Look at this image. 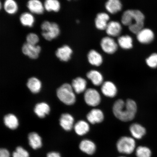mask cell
I'll use <instances>...</instances> for the list:
<instances>
[{
	"mask_svg": "<svg viewBox=\"0 0 157 157\" xmlns=\"http://www.w3.org/2000/svg\"><path fill=\"white\" fill-rule=\"evenodd\" d=\"M101 46L102 49L108 54L114 53L118 48V44L114 39L110 36L104 37L101 39Z\"/></svg>",
	"mask_w": 157,
	"mask_h": 157,
	"instance_id": "cell-8",
	"label": "cell"
},
{
	"mask_svg": "<svg viewBox=\"0 0 157 157\" xmlns=\"http://www.w3.org/2000/svg\"><path fill=\"white\" fill-rule=\"evenodd\" d=\"M84 100L88 105L96 107L101 102V96L97 90L94 88H88L84 92Z\"/></svg>",
	"mask_w": 157,
	"mask_h": 157,
	"instance_id": "cell-6",
	"label": "cell"
},
{
	"mask_svg": "<svg viewBox=\"0 0 157 157\" xmlns=\"http://www.w3.org/2000/svg\"><path fill=\"white\" fill-rule=\"evenodd\" d=\"M88 60L92 65L99 66L102 63L103 59L101 55L95 50H92L88 52Z\"/></svg>",
	"mask_w": 157,
	"mask_h": 157,
	"instance_id": "cell-22",
	"label": "cell"
},
{
	"mask_svg": "<svg viewBox=\"0 0 157 157\" xmlns=\"http://www.w3.org/2000/svg\"><path fill=\"white\" fill-rule=\"evenodd\" d=\"M4 122L6 126L11 129H15L19 125L17 117L13 114H9L4 118Z\"/></svg>",
	"mask_w": 157,
	"mask_h": 157,
	"instance_id": "cell-29",
	"label": "cell"
},
{
	"mask_svg": "<svg viewBox=\"0 0 157 157\" xmlns=\"http://www.w3.org/2000/svg\"><path fill=\"white\" fill-rule=\"evenodd\" d=\"M71 85L65 83L59 87L57 90V96L62 102L67 105H73L76 98Z\"/></svg>",
	"mask_w": 157,
	"mask_h": 157,
	"instance_id": "cell-3",
	"label": "cell"
},
{
	"mask_svg": "<svg viewBox=\"0 0 157 157\" xmlns=\"http://www.w3.org/2000/svg\"><path fill=\"white\" fill-rule=\"evenodd\" d=\"M3 7L6 12L10 15L16 14L19 9L18 4L15 0H5Z\"/></svg>",
	"mask_w": 157,
	"mask_h": 157,
	"instance_id": "cell-25",
	"label": "cell"
},
{
	"mask_svg": "<svg viewBox=\"0 0 157 157\" xmlns=\"http://www.w3.org/2000/svg\"><path fill=\"white\" fill-rule=\"evenodd\" d=\"M13 157H29V153L23 147H17L13 154Z\"/></svg>",
	"mask_w": 157,
	"mask_h": 157,
	"instance_id": "cell-35",
	"label": "cell"
},
{
	"mask_svg": "<svg viewBox=\"0 0 157 157\" xmlns=\"http://www.w3.org/2000/svg\"><path fill=\"white\" fill-rule=\"evenodd\" d=\"M44 4L45 10L48 12L58 13L61 9V4L59 0H45Z\"/></svg>",
	"mask_w": 157,
	"mask_h": 157,
	"instance_id": "cell-28",
	"label": "cell"
},
{
	"mask_svg": "<svg viewBox=\"0 0 157 157\" xmlns=\"http://www.w3.org/2000/svg\"><path fill=\"white\" fill-rule=\"evenodd\" d=\"M109 16L107 13H98L95 21L96 27L99 30H105L109 22Z\"/></svg>",
	"mask_w": 157,
	"mask_h": 157,
	"instance_id": "cell-15",
	"label": "cell"
},
{
	"mask_svg": "<svg viewBox=\"0 0 157 157\" xmlns=\"http://www.w3.org/2000/svg\"><path fill=\"white\" fill-rule=\"evenodd\" d=\"M67 1H71V0H67Z\"/></svg>",
	"mask_w": 157,
	"mask_h": 157,
	"instance_id": "cell-39",
	"label": "cell"
},
{
	"mask_svg": "<svg viewBox=\"0 0 157 157\" xmlns=\"http://www.w3.org/2000/svg\"><path fill=\"white\" fill-rule=\"evenodd\" d=\"M79 148L82 151L89 155H93L96 151L97 147L93 141L85 139L80 143Z\"/></svg>",
	"mask_w": 157,
	"mask_h": 157,
	"instance_id": "cell-17",
	"label": "cell"
},
{
	"mask_svg": "<svg viewBox=\"0 0 157 157\" xmlns=\"http://www.w3.org/2000/svg\"><path fill=\"white\" fill-rule=\"evenodd\" d=\"M72 87L75 93L79 94L85 92L87 86V82L84 78L78 77L73 80Z\"/></svg>",
	"mask_w": 157,
	"mask_h": 157,
	"instance_id": "cell-18",
	"label": "cell"
},
{
	"mask_svg": "<svg viewBox=\"0 0 157 157\" xmlns=\"http://www.w3.org/2000/svg\"><path fill=\"white\" fill-rule=\"evenodd\" d=\"M23 54L32 59L38 58L41 51V48L39 45H33L25 43L21 48Z\"/></svg>",
	"mask_w": 157,
	"mask_h": 157,
	"instance_id": "cell-7",
	"label": "cell"
},
{
	"mask_svg": "<svg viewBox=\"0 0 157 157\" xmlns=\"http://www.w3.org/2000/svg\"><path fill=\"white\" fill-rule=\"evenodd\" d=\"M73 51L68 45H64L57 49L56 55L57 58L62 62H67L71 58Z\"/></svg>",
	"mask_w": 157,
	"mask_h": 157,
	"instance_id": "cell-9",
	"label": "cell"
},
{
	"mask_svg": "<svg viewBox=\"0 0 157 157\" xmlns=\"http://www.w3.org/2000/svg\"><path fill=\"white\" fill-rule=\"evenodd\" d=\"M117 150L120 153L130 154L136 148V142L132 137L123 136L118 140L117 144Z\"/></svg>",
	"mask_w": 157,
	"mask_h": 157,
	"instance_id": "cell-5",
	"label": "cell"
},
{
	"mask_svg": "<svg viewBox=\"0 0 157 157\" xmlns=\"http://www.w3.org/2000/svg\"><path fill=\"white\" fill-rule=\"evenodd\" d=\"M27 85L30 91L34 94L39 93L42 88V83L40 80L35 77L29 78Z\"/></svg>",
	"mask_w": 157,
	"mask_h": 157,
	"instance_id": "cell-30",
	"label": "cell"
},
{
	"mask_svg": "<svg viewBox=\"0 0 157 157\" xmlns=\"http://www.w3.org/2000/svg\"><path fill=\"white\" fill-rule=\"evenodd\" d=\"M129 131L133 138L137 139H142L146 133L145 128L138 123L131 124L129 127Z\"/></svg>",
	"mask_w": 157,
	"mask_h": 157,
	"instance_id": "cell-19",
	"label": "cell"
},
{
	"mask_svg": "<svg viewBox=\"0 0 157 157\" xmlns=\"http://www.w3.org/2000/svg\"><path fill=\"white\" fill-rule=\"evenodd\" d=\"M26 43L33 45H36L39 42V38L38 35L35 33H31L27 35Z\"/></svg>",
	"mask_w": 157,
	"mask_h": 157,
	"instance_id": "cell-33",
	"label": "cell"
},
{
	"mask_svg": "<svg viewBox=\"0 0 157 157\" xmlns=\"http://www.w3.org/2000/svg\"><path fill=\"white\" fill-rule=\"evenodd\" d=\"M146 63L147 65L151 68H157V54L151 55L146 59Z\"/></svg>",
	"mask_w": 157,
	"mask_h": 157,
	"instance_id": "cell-34",
	"label": "cell"
},
{
	"mask_svg": "<svg viewBox=\"0 0 157 157\" xmlns=\"http://www.w3.org/2000/svg\"><path fill=\"white\" fill-rule=\"evenodd\" d=\"M74 129L76 134L79 136H83L89 132L90 127L86 121H80L74 125Z\"/></svg>",
	"mask_w": 157,
	"mask_h": 157,
	"instance_id": "cell-27",
	"label": "cell"
},
{
	"mask_svg": "<svg viewBox=\"0 0 157 157\" xmlns=\"http://www.w3.org/2000/svg\"><path fill=\"white\" fill-rule=\"evenodd\" d=\"M28 140L29 145L34 150L40 148L42 146V138L36 132L29 133L28 135Z\"/></svg>",
	"mask_w": 157,
	"mask_h": 157,
	"instance_id": "cell-26",
	"label": "cell"
},
{
	"mask_svg": "<svg viewBox=\"0 0 157 157\" xmlns=\"http://www.w3.org/2000/svg\"><path fill=\"white\" fill-rule=\"evenodd\" d=\"M137 40L141 44H150L154 40V34L151 29H143L136 34Z\"/></svg>",
	"mask_w": 157,
	"mask_h": 157,
	"instance_id": "cell-10",
	"label": "cell"
},
{
	"mask_svg": "<svg viewBox=\"0 0 157 157\" xmlns=\"http://www.w3.org/2000/svg\"><path fill=\"white\" fill-rule=\"evenodd\" d=\"M136 155L137 157H151V152L148 147L140 146L136 148Z\"/></svg>",
	"mask_w": 157,
	"mask_h": 157,
	"instance_id": "cell-32",
	"label": "cell"
},
{
	"mask_svg": "<svg viewBox=\"0 0 157 157\" xmlns=\"http://www.w3.org/2000/svg\"><path fill=\"white\" fill-rule=\"evenodd\" d=\"M19 21L23 26L30 28L34 26L35 21L33 13L25 12L20 16Z\"/></svg>",
	"mask_w": 157,
	"mask_h": 157,
	"instance_id": "cell-21",
	"label": "cell"
},
{
	"mask_svg": "<svg viewBox=\"0 0 157 157\" xmlns=\"http://www.w3.org/2000/svg\"><path fill=\"white\" fill-rule=\"evenodd\" d=\"M87 77L95 86H99L103 83V77L101 72L95 70L90 71L87 74Z\"/></svg>",
	"mask_w": 157,
	"mask_h": 157,
	"instance_id": "cell-20",
	"label": "cell"
},
{
	"mask_svg": "<svg viewBox=\"0 0 157 157\" xmlns=\"http://www.w3.org/2000/svg\"><path fill=\"white\" fill-rule=\"evenodd\" d=\"M125 157V156H120V157Z\"/></svg>",
	"mask_w": 157,
	"mask_h": 157,
	"instance_id": "cell-38",
	"label": "cell"
},
{
	"mask_svg": "<svg viewBox=\"0 0 157 157\" xmlns=\"http://www.w3.org/2000/svg\"><path fill=\"white\" fill-rule=\"evenodd\" d=\"M47 157H61L59 153L57 152H52L48 153Z\"/></svg>",
	"mask_w": 157,
	"mask_h": 157,
	"instance_id": "cell-37",
	"label": "cell"
},
{
	"mask_svg": "<svg viewBox=\"0 0 157 157\" xmlns=\"http://www.w3.org/2000/svg\"><path fill=\"white\" fill-rule=\"evenodd\" d=\"M101 91L106 97L113 98L117 95V86L113 82L106 81L101 85Z\"/></svg>",
	"mask_w": 157,
	"mask_h": 157,
	"instance_id": "cell-12",
	"label": "cell"
},
{
	"mask_svg": "<svg viewBox=\"0 0 157 157\" xmlns=\"http://www.w3.org/2000/svg\"><path fill=\"white\" fill-rule=\"evenodd\" d=\"M50 111V106L48 104L44 102L36 104L34 109L35 113L40 118H43L48 114Z\"/></svg>",
	"mask_w": 157,
	"mask_h": 157,
	"instance_id": "cell-24",
	"label": "cell"
},
{
	"mask_svg": "<svg viewBox=\"0 0 157 157\" xmlns=\"http://www.w3.org/2000/svg\"><path fill=\"white\" fill-rule=\"evenodd\" d=\"M0 157H10L9 151L5 148H1L0 150Z\"/></svg>",
	"mask_w": 157,
	"mask_h": 157,
	"instance_id": "cell-36",
	"label": "cell"
},
{
	"mask_svg": "<svg viewBox=\"0 0 157 157\" xmlns=\"http://www.w3.org/2000/svg\"><path fill=\"white\" fill-rule=\"evenodd\" d=\"M122 30V27L120 23L117 21H109L106 28V32L110 37L119 36Z\"/></svg>",
	"mask_w": 157,
	"mask_h": 157,
	"instance_id": "cell-14",
	"label": "cell"
},
{
	"mask_svg": "<svg viewBox=\"0 0 157 157\" xmlns=\"http://www.w3.org/2000/svg\"><path fill=\"white\" fill-rule=\"evenodd\" d=\"M113 112L117 119L124 122L132 121L134 118L137 111V106L133 100L128 99L125 102L119 99L113 104Z\"/></svg>",
	"mask_w": 157,
	"mask_h": 157,
	"instance_id": "cell-1",
	"label": "cell"
},
{
	"mask_svg": "<svg viewBox=\"0 0 157 157\" xmlns=\"http://www.w3.org/2000/svg\"><path fill=\"white\" fill-rule=\"evenodd\" d=\"M87 119L88 121L92 124L101 123L102 122L104 119V113L101 109H93L87 114Z\"/></svg>",
	"mask_w": 157,
	"mask_h": 157,
	"instance_id": "cell-13",
	"label": "cell"
},
{
	"mask_svg": "<svg viewBox=\"0 0 157 157\" xmlns=\"http://www.w3.org/2000/svg\"><path fill=\"white\" fill-rule=\"evenodd\" d=\"M42 36L45 40L51 41L58 38L60 33L59 26L56 22L45 21L41 25Z\"/></svg>",
	"mask_w": 157,
	"mask_h": 157,
	"instance_id": "cell-4",
	"label": "cell"
},
{
	"mask_svg": "<svg viewBox=\"0 0 157 157\" xmlns=\"http://www.w3.org/2000/svg\"><path fill=\"white\" fill-rule=\"evenodd\" d=\"M144 20V15L140 11L128 10L123 13L121 22L124 25L128 27L131 32L136 34L143 29Z\"/></svg>",
	"mask_w": 157,
	"mask_h": 157,
	"instance_id": "cell-2",
	"label": "cell"
},
{
	"mask_svg": "<svg viewBox=\"0 0 157 157\" xmlns=\"http://www.w3.org/2000/svg\"><path fill=\"white\" fill-rule=\"evenodd\" d=\"M122 5L120 0H108L105 4L107 10L111 14H115L121 11Z\"/></svg>",
	"mask_w": 157,
	"mask_h": 157,
	"instance_id": "cell-23",
	"label": "cell"
},
{
	"mask_svg": "<svg viewBox=\"0 0 157 157\" xmlns=\"http://www.w3.org/2000/svg\"><path fill=\"white\" fill-rule=\"evenodd\" d=\"M74 119L70 114H63L59 120L60 124L63 128L66 131L71 130L74 126Z\"/></svg>",
	"mask_w": 157,
	"mask_h": 157,
	"instance_id": "cell-16",
	"label": "cell"
},
{
	"mask_svg": "<svg viewBox=\"0 0 157 157\" xmlns=\"http://www.w3.org/2000/svg\"><path fill=\"white\" fill-rule=\"evenodd\" d=\"M27 7L33 14L42 15L45 10L44 4L40 0H29Z\"/></svg>",
	"mask_w": 157,
	"mask_h": 157,
	"instance_id": "cell-11",
	"label": "cell"
},
{
	"mask_svg": "<svg viewBox=\"0 0 157 157\" xmlns=\"http://www.w3.org/2000/svg\"><path fill=\"white\" fill-rule=\"evenodd\" d=\"M117 42L121 48L125 50H128L133 47L132 39L129 35H123L119 37Z\"/></svg>",
	"mask_w": 157,
	"mask_h": 157,
	"instance_id": "cell-31",
	"label": "cell"
}]
</instances>
